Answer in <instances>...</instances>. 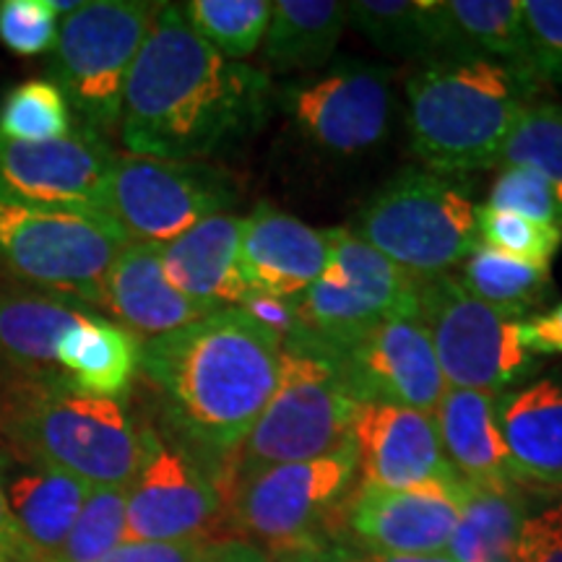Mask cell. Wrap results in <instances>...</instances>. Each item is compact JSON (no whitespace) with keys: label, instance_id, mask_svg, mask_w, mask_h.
Masks as SVG:
<instances>
[{"label":"cell","instance_id":"obj_33","mask_svg":"<svg viewBox=\"0 0 562 562\" xmlns=\"http://www.w3.org/2000/svg\"><path fill=\"white\" fill-rule=\"evenodd\" d=\"M497 165L539 172L562 201V102H531L513 125Z\"/></svg>","mask_w":562,"mask_h":562},{"label":"cell","instance_id":"obj_11","mask_svg":"<svg viewBox=\"0 0 562 562\" xmlns=\"http://www.w3.org/2000/svg\"><path fill=\"white\" fill-rule=\"evenodd\" d=\"M237 201L229 175L203 161L115 157L100 211L131 243L167 245Z\"/></svg>","mask_w":562,"mask_h":562},{"label":"cell","instance_id":"obj_19","mask_svg":"<svg viewBox=\"0 0 562 562\" xmlns=\"http://www.w3.org/2000/svg\"><path fill=\"white\" fill-rule=\"evenodd\" d=\"M328 266V229L261 203L243 220L240 271L250 292L294 300Z\"/></svg>","mask_w":562,"mask_h":562},{"label":"cell","instance_id":"obj_44","mask_svg":"<svg viewBox=\"0 0 562 562\" xmlns=\"http://www.w3.org/2000/svg\"><path fill=\"white\" fill-rule=\"evenodd\" d=\"M0 562H42L32 547L26 544L16 518H13L9 503H5L3 490H0Z\"/></svg>","mask_w":562,"mask_h":562},{"label":"cell","instance_id":"obj_48","mask_svg":"<svg viewBox=\"0 0 562 562\" xmlns=\"http://www.w3.org/2000/svg\"><path fill=\"white\" fill-rule=\"evenodd\" d=\"M497 562H524L521 554H518V550H513L510 554H505V558H501Z\"/></svg>","mask_w":562,"mask_h":562},{"label":"cell","instance_id":"obj_9","mask_svg":"<svg viewBox=\"0 0 562 562\" xmlns=\"http://www.w3.org/2000/svg\"><path fill=\"white\" fill-rule=\"evenodd\" d=\"M305 341L339 349L389 318H419L417 279L349 227L328 229V266L294 297Z\"/></svg>","mask_w":562,"mask_h":562},{"label":"cell","instance_id":"obj_37","mask_svg":"<svg viewBox=\"0 0 562 562\" xmlns=\"http://www.w3.org/2000/svg\"><path fill=\"white\" fill-rule=\"evenodd\" d=\"M484 206L562 229V201L542 175L526 167H503Z\"/></svg>","mask_w":562,"mask_h":562},{"label":"cell","instance_id":"obj_20","mask_svg":"<svg viewBox=\"0 0 562 562\" xmlns=\"http://www.w3.org/2000/svg\"><path fill=\"white\" fill-rule=\"evenodd\" d=\"M243 220L216 214L195 224L178 240L161 245V266L178 292L201 311L237 307L248 297L240 271Z\"/></svg>","mask_w":562,"mask_h":562},{"label":"cell","instance_id":"obj_3","mask_svg":"<svg viewBox=\"0 0 562 562\" xmlns=\"http://www.w3.org/2000/svg\"><path fill=\"white\" fill-rule=\"evenodd\" d=\"M539 87L484 58H438L406 83V131L427 170L459 178L501 161Z\"/></svg>","mask_w":562,"mask_h":562},{"label":"cell","instance_id":"obj_22","mask_svg":"<svg viewBox=\"0 0 562 562\" xmlns=\"http://www.w3.org/2000/svg\"><path fill=\"white\" fill-rule=\"evenodd\" d=\"M497 427L513 480L524 490L562 492V383L544 378L497 396Z\"/></svg>","mask_w":562,"mask_h":562},{"label":"cell","instance_id":"obj_36","mask_svg":"<svg viewBox=\"0 0 562 562\" xmlns=\"http://www.w3.org/2000/svg\"><path fill=\"white\" fill-rule=\"evenodd\" d=\"M562 243V229L526 216L476 206V245L533 266H550Z\"/></svg>","mask_w":562,"mask_h":562},{"label":"cell","instance_id":"obj_16","mask_svg":"<svg viewBox=\"0 0 562 562\" xmlns=\"http://www.w3.org/2000/svg\"><path fill=\"white\" fill-rule=\"evenodd\" d=\"M341 508L357 550L438 554L448 550L459 524L461 480L453 474L406 490L360 484Z\"/></svg>","mask_w":562,"mask_h":562},{"label":"cell","instance_id":"obj_25","mask_svg":"<svg viewBox=\"0 0 562 562\" xmlns=\"http://www.w3.org/2000/svg\"><path fill=\"white\" fill-rule=\"evenodd\" d=\"M83 311L30 292H0V357L30 381L63 378L58 344Z\"/></svg>","mask_w":562,"mask_h":562},{"label":"cell","instance_id":"obj_13","mask_svg":"<svg viewBox=\"0 0 562 562\" xmlns=\"http://www.w3.org/2000/svg\"><path fill=\"white\" fill-rule=\"evenodd\" d=\"M224 516V497L191 451L140 427V459L125 503V542L203 539Z\"/></svg>","mask_w":562,"mask_h":562},{"label":"cell","instance_id":"obj_24","mask_svg":"<svg viewBox=\"0 0 562 562\" xmlns=\"http://www.w3.org/2000/svg\"><path fill=\"white\" fill-rule=\"evenodd\" d=\"M495 406V393L448 389L432 412L442 453L461 482H516Z\"/></svg>","mask_w":562,"mask_h":562},{"label":"cell","instance_id":"obj_4","mask_svg":"<svg viewBox=\"0 0 562 562\" xmlns=\"http://www.w3.org/2000/svg\"><path fill=\"white\" fill-rule=\"evenodd\" d=\"M0 425L19 453L89 487H128L136 476L140 427L128 409L117 398L74 389L66 378L30 381Z\"/></svg>","mask_w":562,"mask_h":562},{"label":"cell","instance_id":"obj_17","mask_svg":"<svg viewBox=\"0 0 562 562\" xmlns=\"http://www.w3.org/2000/svg\"><path fill=\"white\" fill-rule=\"evenodd\" d=\"M115 157L89 125L42 144L0 138V182L32 201L100 209Z\"/></svg>","mask_w":562,"mask_h":562},{"label":"cell","instance_id":"obj_12","mask_svg":"<svg viewBox=\"0 0 562 562\" xmlns=\"http://www.w3.org/2000/svg\"><path fill=\"white\" fill-rule=\"evenodd\" d=\"M355 476L357 453L349 442L321 459L281 463L235 482L224 495V513L245 537L279 552L326 537L323 526L347 501Z\"/></svg>","mask_w":562,"mask_h":562},{"label":"cell","instance_id":"obj_31","mask_svg":"<svg viewBox=\"0 0 562 562\" xmlns=\"http://www.w3.org/2000/svg\"><path fill=\"white\" fill-rule=\"evenodd\" d=\"M459 284L472 297L521 318L550 292V266H533L476 245L461 263Z\"/></svg>","mask_w":562,"mask_h":562},{"label":"cell","instance_id":"obj_35","mask_svg":"<svg viewBox=\"0 0 562 562\" xmlns=\"http://www.w3.org/2000/svg\"><path fill=\"white\" fill-rule=\"evenodd\" d=\"M128 487H91L53 562H104L125 542Z\"/></svg>","mask_w":562,"mask_h":562},{"label":"cell","instance_id":"obj_26","mask_svg":"<svg viewBox=\"0 0 562 562\" xmlns=\"http://www.w3.org/2000/svg\"><path fill=\"white\" fill-rule=\"evenodd\" d=\"M138 355L136 334L87 313L60 339L58 368L74 389L123 402L138 370Z\"/></svg>","mask_w":562,"mask_h":562},{"label":"cell","instance_id":"obj_18","mask_svg":"<svg viewBox=\"0 0 562 562\" xmlns=\"http://www.w3.org/2000/svg\"><path fill=\"white\" fill-rule=\"evenodd\" d=\"M351 446L357 453L360 484L406 490L453 476L442 453L432 414L393 404H357L351 419Z\"/></svg>","mask_w":562,"mask_h":562},{"label":"cell","instance_id":"obj_45","mask_svg":"<svg viewBox=\"0 0 562 562\" xmlns=\"http://www.w3.org/2000/svg\"><path fill=\"white\" fill-rule=\"evenodd\" d=\"M273 562H349L341 542H328L326 537L307 539V542L273 552Z\"/></svg>","mask_w":562,"mask_h":562},{"label":"cell","instance_id":"obj_21","mask_svg":"<svg viewBox=\"0 0 562 562\" xmlns=\"http://www.w3.org/2000/svg\"><path fill=\"white\" fill-rule=\"evenodd\" d=\"M0 490L26 544L42 562H53L91 487L50 463L16 451L13 459H0Z\"/></svg>","mask_w":562,"mask_h":562},{"label":"cell","instance_id":"obj_6","mask_svg":"<svg viewBox=\"0 0 562 562\" xmlns=\"http://www.w3.org/2000/svg\"><path fill=\"white\" fill-rule=\"evenodd\" d=\"M128 243L100 209L32 201L0 182V263L13 277L102 305L104 279Z\"/></svg>","mask_w":562,"mask_h":562},{"label":"cell","instance_id":"obj_23","mask_svg":"<svg viewBox=\"0 0 562 562\" xmlns=\"http://www.w3.org/2000/svg\"><path fill=\"white\" fill-rule=\"evenodd\" d=\"M102 305L128 328L146 339L178 331L209 315L172 286L161 266V245L128 243L104 279Z\"/></svg>","mask_w":562,"mask_h":562},{"label":"cell","instance_id":"obj_28","mask_svg":"<svg viewBox=\"0 0 562 562\" xmlns=\"http://www.w3.org/2000/svg\"><path fill=\"white\" fill-rule=\"evenodd\" d=\"M347 24V3L339 0H277L263 37V63L273 74L326 66Z\"/></svg>","mask_w":562,"mask_h":562},{"label":"cell","instance_id":"obj_32","mask_svg":"<svg viewBox=\"0 0 562 562\" xmlns=\"http://www.w3.org/2000/svg\"><path fill=\"white\" fill-rule=\"evenodd\" d=\"M180 9L201 40L235 63L263 45L271 21L269 0H191Z\"/></svg>","mask_w":562,"mask_h":562},{"label":"cell","instance_id":"obj_43","mask_svg":"<svg viewBox=\"0 0 562 562\" xmlns=\"http://www.w3.org/2000/svg\"><path fill=\"white\" fill-rule=\"evenodd\" d=\"M524 347L537 355H562V302L550 313L521 323Z\"/></svg>","mask_w":562,"mask_h":562},{"label":"cell","instance_id":"obj_39","mask_svg":"<svg viewBox=\"0 0 562 562\" xmlns=\"http://www.w3.org/2000/svg\"><path fill=\"white\" fill-rule=\"evenodd\" d=\"M524 16L537 79L562 83V0H524Z\"/></svg>","mask_w":562,"mask_h":562},{"label":"cell","instance_id":"obj_10","mask_svg":"<svg viewBox=\"0 0 562 562\" xmlns=\"http://www.w3.org/2000/svg\"><path fill=\"white\" fill-rule=\"evenodd\" d=\"M419 323L430 334L448 389L503 393L533 370L521 318L476 300L451 273L417 279Z\"/></svg>","mask_w":562,"mask_h":562},{"label":"cell","instance_id":"obj_47","mask_svg":"<svg viewBox=\"0 0 562 562\" xmlns=\"http://www.w3.org/2000/svg\"><path fill=\"white\" fill-rule=\"evenodd\" d=\"M344 552H347L349 562H456L448 558L446 552L438 554H381V552H364L357 550V547L344 544Z\"/></svg>","mask_w":562,"mask_h":562},{"label":"cell","instance_id":"obj_40","mask_svg":"<svg viewBox=\"0 0 562 562\" xmlns=\"http://www.w3.org/2000/svg\"><path fill=\"white\" fill-rule=\"evenodd\" d=\"M516 550L524 562H562V497L529 513Z\"/></svg>","mask_w":562,"mask_h":562},{"label":"cell","instance_id":"obj_15","mask_svg":"<svg viewBox=\"0 0 562 562\" xmlns=\"http://www.w3.org/2000/svg\"><path fill=\"white\" fill-rule=\"evenodd\" d=\"M360 404H393L432 414L448 383L419 318H389L331 349Z\"/></svg>","mask_w":562,"mask_h":562},{"label":"cell","instance_id":"obj_30","mask_svg":"<svg viewBox=\"0 0 562 562\" xmlns=\"http://www.w3.org/2000/svg\"><path fill=\"white\" fill-rule=\"evenodd\" d=\"M456 55L484 58L510 68L539 87L533 70L524 0H446Z\"/></svg>","mask_w":562,"mask_h":562},{"label":"cell","instance_id":"obj_42","mask_svg":"<svg viewBox=\"0 0 562 562\" xmlns=\"http://www.w3.org/2000/svg\"><path fill=\"white\" fill-rule=\"evenodd\" d=\"M206 539L186 542H123L104 562H201Z\"/></svg>","mask_w":562,"mask_h":562},{"label":"cell","instance_id":"obj_14","mask_svg":"<svg viewBox=\"0 0 562 562\" xmlns=\"http://www.w3.org/2000/svg\"><path fill=\"white\" fill-rule=\"evenodd\" d=\"M279 104L315 149L351 157L385 138L391 123V76L381 66L344 60L315 79L279 89Z\"/></svg>","mask_w":562,"mask_h":562},{"label":"cell","instance_id":"obj_41","mask_svg":"<svg viewBox=\"0 0 562 562\" xmlns=\"http://www.w3.org/2000/svg\"><path fill=\"white\" fill-rule=\"evenodd\" d=\"M237 307H240L243 313H248L258 326H263L266 331L277 336L281 347L305 341V331H302V323H300L294 300L271 297V294H261V292H248V297H245Z\"/></svg>","mask_w":562,"mask_h":562},{"label":"cell","instance_id":"obj_27","mask_svg":"<svg viewBox=\"0 0 562 562\" xmlns=\"http://www.w3.org/2000/svg\"><path fill=\"white\" fill-rule=\"evenodd\" d=\"M529 518V490L518 482H461L459 524L446 554L456 562H497L516 550Z\"/></svg>","mask_w":562,"mask_h":562},{"label":"cell","instance_id":"obj_7","mask_svg":"<svg viewBox=\"0 0 562 562\" xmlns=\"http://www.w3.org/2000/svg\"><path fill=\"white\" fill-rule=\"evenodd\" d=\"M349 229L414 279H430L472 256L476 206L456 178L412 167L385 182Z\"/></svg>","mask_w":562,"mask_h":562},{"label":"cell","instance_id":"obj_5","mask_svg":"<svg viewBox=\"0 0 562 562\" xmlns=\"http://www.w3.org/2000/svg\"><path fill=\"white\" fill-rule=\"evenodd\" d=\"M357 404L331 351L313 341L281 347L277 391L232 456L222 497L263 469L313 461L349 446Z\"/></svg>","mask_w":562,"mask_h":562},{"label":"cell","instance_id":"obj_8","mask_svg":"<svg viewBox=\"0 0 562 562\" xmlns=\"http://www.w3.org/2000/svg\"><path fill=\"white\" fill-rule=\"evenodd\" d=\"M159 3L94 0L81 3L58 26L53 76L68 104L97 133L121 123L123 89Z\"/></svg>","mask_w":562,"mask_h":562},{"label":"cell","instance_id":"obj_1","mask_svg":"<svg viewBox=\"0 0 562 562\" xmlns=\"http://www.w3.org/2000/svg\"><path fill=\"white\" fill-rule=\"evenodd\" d=\"M271 83L201 40L180 5L159 3L123 89L121 138L138 157L201 161L261 128Z\"/></svg>","mask_w":562,"mask_h":562},{"label":"cell","instance_id":"obj_34","mask_svg":"<svg viewBox=\"0 0 562 562\" xmlns=\"http://www.w3.org/2000/svg\"><path fill=\"white\" fill-rule=\"evenodd\" d=\"M70 131V104L53 81H24L0 104L3 140L42 144L68 136Z\"/></svg>","mask_w":562,"mask_h":562},{"label":"cell","instance_id":"obj_38","mask_svg":"<svg viewBox=\"0 0 562 562\" xmlns=\"http://www.w3.org/2000/svg\"><path fill=\"white\" fill-rule=\"evenodd\" d=\"M58 40V13L50 0H0V45L13 55L47 53Z\"/></svg>","mask_w":562,"mask_h":562},{"label":"cell","instance_id":"obj_46","mask_svg":"<svg viewBox=\"0 0 562 562\" xmlns=\"http://www.w3.org/2000/svg\"><path fill=\"white\" fill-rule=\"evenodd\" d=\"M201 562H273V558L248 539H220L206 544Z\"/></svg>","mask_w":562,"mask_h":562},{"label":"cell","instance_id":"obj_29","mask_svg":"<svg viewBox=\"0 0 562 562\" xmlns=\"http://www.w3.org/2000/svg\"><path fill=\"white\" fill-rule=\"evenodd\" d=\"M349 21L378 50L402 58H456L446 0H355Z\"/></svg>","mask_w":562,"mask_h":562},{"label":"cell","instance_id":"obj_2","mask_svg":"<svg viewBox=\"0 0 562 562\" xmlns=\"http://www.w3.org/2000/svg\"><path fill=\"white\" fill-rule=\"evenodd\" d=\"M138 370L159 393L172 440L222 492L232 456L277 391L281 341L240 307H224L140 341Z\"/></svg>","mask_w":562,"mask_h":562}]
</instances>
